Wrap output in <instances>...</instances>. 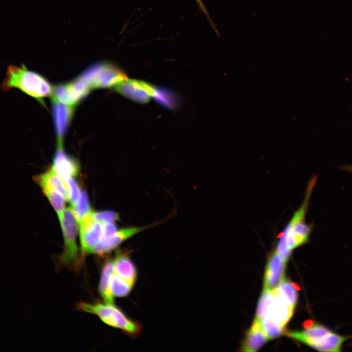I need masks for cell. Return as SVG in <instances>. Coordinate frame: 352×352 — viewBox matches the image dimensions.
<instances>
[{
	"instance_id": "4",
	"label": "cell",
	"mask_w": 352,
	"mask_h": 352,
	"mask_svg": "<svg viewBox=\"0 0 352 352\" xmlns=\"http://www.w3.org/2000/svg\"><path fill=\"white\" fill-rule=\"evenodd\" d=\"M316 181V176L309 180L304 200L300 207L294 212L292 218L286 225L280 235L279 239L284 241L288 249H294L308 242L312 231V226L305 221L309 201L312 190Z\"/></svg>"
},
{
	"instance_id": "10",
	"label": "cell",
	"mask_w": 352,
	"mask_h": 352,
	"mask_svg": "<svg viewBox=\"0 0 352 352\" xmlns=\"http://www.w3.org/2000/svg\"><path fill=\"white\" fill-rule=\"evenodd\" d=\"M160 223L156 222L143 226L131 227L118 229L113 235L101 241L93 249L91 254H96L102 256L107 254L115 249L128 239L142 231L157 225Z\"/></svg>"
},
{
	"instance_id": "2",
	"label": "cell",
	"mask_w": 352,
	"mask_h": 352,
	"mask_svg": "<svg viewBox=\"0 0 352 352\" xmlns=\"http://www.w3.org/2000/svg\"><path fill=\"white\" fill-rule=\"evenodd\" d=\"M305 327L304 330L289 331L286 335L320 352H341L345 343L352 337L312 321H308Z\"/></svg>"
},
{
	"instance_id": "5",
	"label": "cell",
	"mask_w": 352,
	"mask_h": 352,
	"mask_svg": "<svg viewBox=\"0 0 352 352\" xmlns=\"http://www.w3.org/2000/svg\"><path fill=\"white\" fill-rule=\"evenodd\" d=\"M62 230L64 248L57 261L58 268L79 269L83 263L76 243L78 224L71 207L65 208L58 216Z\"/></svg>"
},
{
	"instance_id": "19",
	"label": "cell",
	"mask_w": 352,
	"mask_h": 352,
	"mask_svg": "<svg viewBox=\"0 0 352 352\" xmlns=\"http://www.w3.org/2000/svg\"><path fill=\"white\" fill-rule=\"evenodd\" d=\"M133 286L112 271L109 278V287L114 298L127 296L132 291Z\"/></svg>"
},
{
	"instance_id": "14",
	"label": "cell",
	"mask_w": 352,
	"mask_h": 352,
	"mask_svg": "<svg viewBox=\"0 0 352 352\" xmlns=\"http://www.w3.org/2000/svg\"><path fill=\"white\" fill-rule=\"evenodd\" d=\"M294 308L285 303L274 290L264 317L271 319L284 327L292 317Z\"/></svg>"
},
{
	"instance_id": "15",
	"label": "cell",
	"mask_w": 352,
	"mask_h": 352,
	"mask_svg": "<svg viewBox=\"0 0 352 352\" xmlns=\"http://www.w3.org/2000/svg\"><path fill=\"white\" fill-rule=\"evenodd\" d=\"M35 180L41 189L56 191L68 201L69 192L66 183L59 176L52 166L45 173L36 176Z\"/></svg>"
},
{
	"instance_id": "13",
	"label": "cell",
	"mask_w": 352,
	"mask_h": 352,
	"mask_svg": "<svg viewBox=\"0 0 352 352\" xmlns=\"http://www.w3.org/2000/svg\"><path fill=\"white\" fill-rule=\"evenodd\" d=\"M113 272L133 285L137 278V270L127 253L118 252L112 259Z\"/></svg>"
},
{
	"instance_id": "17",
	"label": "cell",
	"mask_w": 352,
	"mask_h": 352,
	"mask_svg": "<svg viewBox=\"0 0 352 352\" xmlns=\"http://www.w3.org/2000/svg\"><path fill=\"white\" fill-rule=\"evenodd\" d=\"M51 98L63 104L73 106L83 99L71 81L53 87Z\"/></svg>"
},
{
	"instance_id": "1",
	"label": "cell",
	"mask_w": 352,
	"mask_h": 352,
	"mask_svg": "<svg viewBox=\"0 0 352 352\" xmlns=\"http://www.w3.org/2000/svg\"><path fill=\"white\" fill-rule=\"evenodd\" d=\"M4 92L16 88L44 105V99L50 96L53 87L41 74L29 69L24 65H11L0 86Z\"/></svg>"
},
{
	"instance_id": "6",
	"label": "cell",
	"mask_w": 352,
	"mask_h": 352,
	"mask_svg": "<svg viewBox=\"0 0 352 352\" xmlns=\"http://www.w3.org/2000/svg\"><path fill=\"white\" fill-rule=\"evenodd\" d=\"M89 91L114 87L127 79L125 72L113 63L99 62L86 68L77 78Z\"/></svg>"
},
{
	"instance_id": "25",
	"label": "cell",
	"mask_w": 352,
	"mask_h": 352,
	"mask_svg": "<svg viewBox=\"0 0 352 352\" xmlns=\"http://www.w3.org/2000/svg\"><path fill=\"white\" fill-rule=\"evenodd\" d=\"M93 216L96 220L102 223L114 222L119 220L117 213L110 210L93 212Z\"/></svg>"
},
{
	"instance_id": "12",
	"label": "cell",
	"mask_w": 352,
	"mask_h": 352,
	"mask_svg": "<svg viewBox=\"0 0 352 352\" xmlns=\"http://www.w3.org/2000/svg\"><path fill=\"white\" fill-rule=\"evenodd\" d=\"M52 166L65 181L70 177L77 176L79 170L77 160L66 153L63 149V146H57Z\"/></svg>"
},
{
	"instance_id": "8",
	"label": "cell",
	"mask_w": 352,
	"mask_h": 352,
	"mask_svg": "<svg viewBox=\"0 0 352 352\" xmlns=\"http://www.w3.org/2000/svg\"><path fill=\"white\" fill-rule=\"evenodd\" d=\"M114 89L126 98L139 104L149 102L156 92L155 88L148 83L128 78L116 85Z\"/></svg>"
},
{
	"instance_id": "7",
	"label": "cell",
	"mask_w": 352,
	"mask_h": 352,
	"mask_svg": "<svg viewBox=\"0 0 352 352\" xmlns=\"http://www.w3.org/2000/svg\"><path fill=\"white\" fill-rule=\"evenodd\" d=\"M80 228L82 260L87 255L91 254L93 249L101 242L102 238L103 223L96 220L92 211L78 224Z\"/></svg>"
},
{
	"instance_id": "16",
	"label": "cell",
	"mask_w": 352,
	"mask_h": 352,
	"mask_svg": "<svg viewBox=\"0 0 352 352\" xmlns=\"http://www.w3.org/2000/svg\"><path fill=\"white\" fill-rule=\"evenodd\" d=\"M267 340L262 330L260 320L255 318L250 328L246 332L241 351L249 352L257 351Z\"/></svg>"
},
{
	"instance_id": "21",
	"label": "cell",
	"mask_w": 352,
	"mask_h": 352,
	"mask_svg": "<svg viewBox=\"0 0 352 352\" xmlns=\"http://www.w3.org/2000/svg\"><path fill=\"white\" fill-rule=\"evenodd\" d=\"M71 207L78 224L83 219L92 212L87 193L84 191H81L76 204Z\"/></svg>"
},
{
	"instance_id": "20",
	"label": "cell",
	"mask_w": 352,
	"mask_h": 352,
	"mask_svg": "<svg viewBox=\"0 0 352 352\" xmlns=\"http://www.w3.org/2000/svg\"><path fill=\"white\" fill-rule=\"evenodd\" d=\"M275 291L285 303L294 308L297 304L298 295L295 288L289 281L285 279Z\"/></svg>"
},
{
	"instance_id": "27",
	"label": "cell",
	"mask_w": 352,
	"mask_h": 352,
	"mask_svg": "<svg viewBox=\"0 0 352 352\" xmlns=\"http://www.w3.org/2000/svg\"><path fill=\"white\" fill-rule=\"evenodd\" d=\"M199 8V9L202 12L207 18L210 25L211 26L214 30L216 32L218 36H220V34L217 29L216 26L214 22H213L211 18L210 17L204 4L201 1V0H195Z\"/></svg>"
},
{
	"instance_id": "3",
	"label": "cell",
	"mask_w": 352,
	"mask_h": 352,
	"mask_svg": "<svg viewBox=\"0 0 352 352\" xmlns=\"http://www.w3.org/2000/svg\"><path fill=\"white\" fill-rule=\"evenodd\" d=\"M76 309L97 316L105 324L119 329L133 338L141 332V325L129 318L114 304L80 302L76 304Z\"/></svg>"
},
{
	"instance_id": "22",
	"label": "cell",
	"mask_w": 352,
	"mask_h": 352,
	"mask_svg": "<svg viewBox=\"0 0 352 352\" xmlns=\"http://www.w3.org/2000/svg\"><path fill=\"white\" fill-rule=\"evenodd\" d=\"M259 320L263 332L268 340L277 338L284 332V327L271 319L264 317Z\"/></svg>"
},
{
	"instance_id": "11",
	"label": "cell",
	"mask_w": 352,
	"mask_h": 352,
	"mask_svg": "<svg viewBox=\"0 0 352 352\" xmlns=\"http://www.w3.org/2000/svg\"><path fill=\"white\" fill-rule=\"evenodd\" d=\"M286 263L276 251L271 254L266 266L264 289L272 291L278 287L285 279Z\"/></svg>"
},
{
	"instance_id": "23",
	"label": "cell",
	"mask_w": 352,
	"mask_h": 352,
	"mask_svg": "<svg viewBox=\"0 0 352 352\" xmlns=\"http://www.w3.org/2000/svg\"><path fill=\"white\" fill-rule=\"evenodd\" d=\"M42 189L57 215H59L65 208L66 202V198L61 194L56 191L46 188Z\"/></svg>"
},
{
	"instance_id": "24",
	"label": "cell",
	"mask_w": 352,
	"mask_h": 352,
	"mask_svg": "<svg viewBox=\"0 0 352 352\" xmlns=\"http://www.w3.org/2000/svg\"><path fill=\"white\" fill-rule=\"evenodd\" d=\"M66 182L69 192L68 201L70 203L71 207H73L77 203L81 192L78 184L74 179V177L68 178L66 181Z\"/></svg>"
},
{
	"instance_id": "9",
	"label": "cell",
	"mask_w": 352,
	"mask_h": 352,
	"mask_svg": "<svg viewBox=\"0 0 352 352\" xmlns=\"http://www.w3.org/2000/svg\"><path fill=\"white\" fill-rule=\"evenodd\" d=\"M51 107L57 146L62 147L64 138L74 115L75 106L51 98Z\"/></svg>"
},
{
	"instance_id": "18",
	"label": "cell",
	"mask_w": 352,
	"mask_h": 352,
	"mask_svg": "<svg viewBox=\"0 0 352 352\" xmlns=\"http://www.w3.org/2000/svg\"><path fill=\"white\" fill-rule=\"evenodd\" d=\"M113 269L112 259L107 260L102 266L99 280L98 290L103 302L108 304H114L109 287V280Z\"/></svg>"
},
{
	"instance_id": "26",
	"label": "cell",
	"mask_w": 352,
	"mask_h": 352,
	"mask_svg": "<svg viewBox=\"0 0 352 352\" xmlns=\"http://www.w3.org/2000/svg\"><path fill=\"white\" fill-rule=\"evenodd\" d=\"M118 230L114 222L103 223L102 238L101 241L112 236Z\"/></svg>"
}]
</instances>
